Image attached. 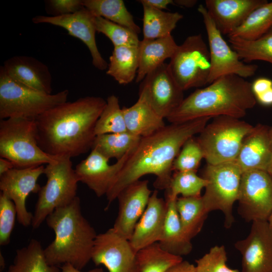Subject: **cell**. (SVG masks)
<instances>
[{"label": "cell", "mask_w": 272, "mask_h": 272, "mask_svg": "<svg viewBox=\"0 0 272 272\" xmlns=\"http://www.w3.org/2000/svg\"><path fill=\"white\" fill-rule=\"evenodd\" d=\"M210 119L204 117L170 123L150 135L142 137L106 194L108 202L106 209L124 187L147 174L156 176L153 184L156 189L166 190L172 177L174 161L181 148L189 139L199 134Z\"/></svg>", "instance_id": "cell-1"}, {"label": "cell", "mask_w": 272, "mask_h": 272, "mask_svg": "<svg viewBox=\"0 0 272 272\" xmlns=\"http://www.w3.org/2000/svg\"><path fill=\"white\" fill-rule=\"evenodd\" d=\"M106 104L101 97L86 96L46 111L35 119L39 147L50 155L71 158L91 150Z\"/></svg>", "instance_id": "cell-2"}, {"label": "cell", "mask_w": 272, "mask_h": 272, "mask_svg": "<svg viewBox=\"0 0 272 272\" xmlns=\"http://www.w3.org/2000/svg\"><path fill=\"white\" fill-rule=\"evenodd\" d=\"M256 103L251 83L238 76L228 75L195 90L166 119L171 123L221 116L241 119Z\"/></svg>", "instance_id": "cell-3"}, {"label": "cell", "mask_w": 272, "mask_h": 272, "mask_svg": "<svg viewBox=\"0 0 272 272\" xmlns=\"http://www.w3.org/2000/svg\"><path fill=\"white\" fill-rule=\"evenodd\" d=\"M45 221L55 234L44 249L47 263L58 266L69 263L82 270L91 260L97 234L82 214L79 197L54 210Z\"/></svg>", "instance_id": "cell-4"}, {"label": "cell", "mask_w": 272, "mask_h": 272, "mask_svg": "<svg viewBox=\"0 0 272 272\" xmlns=\"http://www.w3.org/2000/svg\"><path fill=\"white\" fill-rule=\"evenodd\" d=\"M35 119L10 118L0 121V156L15 168H26L48 164L59 157L44 152L39 146Z\"/></svg>", "instance_id": "cell-5"}, {"label": "cell", "mask_w": 272, "mask_h": 272, "mask_svg": "<svg viewBox=\"0 0 272 272\" xmlns=\"http://www.w3.org/2000/svg\"><path fill=\"white\" fill-rule=\"evenodd\" d=\"M69 91L44 93L11 79L0 68V119H35L49 109L67 101Z\"/></svg>", "instance_id": "cell-6"}, {"label": "cell", "mask_w": 272, "mask_h": 272, "mask_svg": "<svg viewBox=\"0 0 272 272\" xmlns=\"http://www.w3.org/2000/svg\"><path fill=\"white\" fill-rule=\"evenodd\" d=\"M46 182L41 187L31 226L33 229L40 227L54 210L71 203L77 196L79 182L71 158L59 157L44 168Z\"/></svg>", "instance_id": "cell-7"}, {"label": "cell", "mask_w": 272, "mask_h": 272, "mask_svg": "<svg viewBox=\"0 0 272 272\" xmlns=\"http://www.w3.org/2000/svg\"><path fill=\"white\" fill-rule=\"evenodd\" d=\"M253 126L240 118L228 116L214 118L196 138L208 164L235 161L242 142Z\"/></svg>", "instance_id": "cell-8"}, {"label": "cell", "mask_w": 272, "mask_h": 272, "mask_svg": "<svg viewBox=\"0 0 272 272\" xmlns=\"http://www.w3.org/2000/svg\"><path fill=\"white\" fill-rule=\"evenodd\" d=\"M242 174L235 161L208 164L203 172L202 177L207 181L202 196L205 208L208 213L222 211L226 228L235 221L233 207L238 200Z\"/></svg>", "instance_id": "cell-9"}, {"label": "cell", "mask_w": 272, "mask_h": 272, "mask_svg": "<svg viewBox=\"0 0 272 272\" xmlns=\"http://www.w3.org/2000/svg\"><path fill=\"white\" fill-rule=\"evenodd\" d=\"M170 72L183 91L208 84L211 70L209 47L201 34L187 37L168 63Z\"/></svg>", "instance_id": "cell-10"}, {"label": "cell", "mask_w": 272, "mask_h": 272, "mask_svg": "<svg viewBox=\"0 0 272 272\" xmlns=\"http://www.w3.org/2000/svg\"><path fill=\"white\" fill-rule=\"evenodd\" d=\"M198 12L202 16L207 31L210 54L211 70L208 84L224 76L235 75L245 79L254 75L258 65L247 64L222 37L205 6L199 5Z\"/></svg>", "instance_id": "cell-11"}, {"label": "cell", "mask_w": 272, "mask_h": 272, "mask_svg": "<svg viewBox=\"0 0 272 272\" xmlns=\"http://www.w3.org/2000/svg\"><path fill=\"white\" fill-rule=\"evenodd\" d=\"M237 201L238 213L246 222L267 221L272 213V178L268 172H243Z\"/></svg>", "instance_id": "cell-12"}, {"label": "cell", "mask_w": 272, "mask_h": 272, "mask_svg": "<svg viewBox=\"0 0 272 272\" xmlns=\"http://www.w3.org/2000/svg\"><path fill=\"white\" fill-rule=\"evenodd\" d=\"M91 260L96 266L103 265L109 272H140L137 252L129 240L113 228L97 234Z\"/></svg>", "instance_id": "cell-13"}, {"label": "cell", "mask_w": 272, "mask_h": 272, "mask_svg": "<svg viewBox=\"0 0 272 272\" xmlns=\"http://www.w3.org/2000/svg\"><path fill=\"white\" fill-rule=\"evenodd\" d=\"M139 92L145 95L152 108L163 118H167L184 99L183 91L174 80L166 63L146 76Z\"/></svg>", "instance_id": "cell-14"}, {"label": "cell", "mask_w": 272, "mask_h": 272, "mask_svg": "<svg viewBox=\"0 0 272 272\" xmlns=\"http://www.w3.org/2000/svg\"><path fill=\"white\" fill-rule=\"evenodd\" d=\"M43 165L26 168H14L0 176L1 193L14 203L19 223L24 227L31 225L33 214L26 208V201L31 192H38L41 187L37 182L44 174Z\"/></svg>", "instance_id": "cell-15"}, {"label": "cell", "mask_w": 272, "mask_h": 272, "mask_svg": "<svg viewBox=\"0 0 272 272\" xmlns=\"http://www.w3.org/2000/svg\"><path fill=\"white\" fill-rule=\"evenodd\" d=\"M235 247L242 255L241 272H272V231L267 221L252 222L248 235Z\"/></svg>", "instance_id": "cell-16"}, {"label": "cell", "mask_w": 272, "mask_h": 272, "mask_svg": "<svg viewBox=\"0 0 272 272\" xmlns=\"http://www.w3.org/2000/svg\"><path fill=\"white\" fill-rule=\"evenodd\" d=\"M94 16L85 7L74 13L57 16L39 15L33 18L34 24L46 23L65 29L69 35L81 40L88 48L92 63L97 69L107 70L108 64L100 53L96 41L97 32Z\"/></svg>", "instance_id": "cell-17"}, {"label": "cell", "mask_w": 272, "mask_h": 272, "mask_svg": "<svg viewBox=\"0 0 272 272\" xmlns=\"http://www.w3.org/2000/svg\"><path fill=\"white\" fill-rule=\"evenodd\" d=\"M149 181L139 180L124 187L118 194V212L113 229L129 240L144 213L152 191Z\"/></svg>", "instance_id": "cell-18"}, {"label": "cell", "mask_w": 272, "mask_h": 272, "mask_svg": "<svg viewBox=\"0 0 272 272\" xmlns=\"http://www.w3.org/2000/svg\"><path fill=\"white\" fill-rule=\"evenodd\" d=\"M130 152L110 165L109 159L97 151L91 150L88 157L75 169L79 182L86 184L97 196L106 195Z\"/></svg>", "instance_id": "cell-19"}, {"label": "cell", "mask_w": 272, "mask_h": 272, "mask_svg": "<svg viewBox=\"0 0 272 272\" xmlns=\"http://www.w3.org/2000/svg\"><path fill=\"white\" fill-rule=\"evenodd\" d=\"M167 210L165 200L158 196L157 190L151 194L147 208L137 223L129 241L134 250L156 242L162 237Z\"/></svg>", "instance_id": "cell-20"}, {"label": "cell", "mask_w": 272, "mask_h": 272, "mask_svg": "<svg viewBox=\"0 0 272 272\" xmlns=\"http://www.w3.org/2000/svg\"><path fill=\"white\" fill-rule=\"evenodd\" d=\"M269 127L257 124L244 138L235 160L242 173L258 170L268 171L271 161Z\"/></svg>", "instance_id": "cell-21"}, {"label": "cell", "mask_w": 272, "mask_h": 272, "mask_svg": "<svg viewBox=\"0 0 272 272\" xmlns=\"http://www.w3.org/2000/svg\"><path fill=\"white\" fill-rule=\"evenodd\" d=\"M6 73L17 82L38 91L51 94L52 77L48 67L31 56H15L2 66Z\"/></svg>", "instance_id": "cell-22"}, {"label": "cell", "mask_w": 272, "mask_h": 272, "mask_svg": "<svg viewBox=\"0 0 272 272\" xmlns=\"http://www.w3.org/2000/svg\"><path fill=\"white\" fill-rule=\"evenodd\" d=\"M266 0H206L205 7L222 34L229 36Z\"/></svg>", "instance_id": "cell-23"}, {"label": "cell", "mask_w": 272, "mask_h": 272, "mask_svg": "<svg viewBox=\"0 0 272 272\" xmlns=\"http://www.w3.org/2000/svg\"><path fill=\"white\" fill-rule=\"evenodd\" d=\"M178 47L171 35L155 39H144L139 45V68L135 79L142 82L146 76L171 58Z\"/></svg>", "instance_id": "cell-24"}, {"label": "cell", "mask_w": 272, "mask_h": 272, "mask_svg": "<svg viewBox=\"0 0 272 272\" xmlns=\"http://www.w3.org/2000/svg\"><path fill=\"white\" fill-rule=\"evenodd\" d=\"M122 109L127 131L134 135L147 137L166 126L164 118L154 111L141 92L133 105Z\"/></svg>", "instance_id": "cell-25"}, {"label": "cell", "mask_w": 272, "mask_h": 272, "mask_svg": "<svg viewBox=\"0 0 272 272\" xmlns=\"http://www.w3.org/2000/svg\"><path fill=\"white\" fill-rule=\"evenodd\" d=\"M176 199L165 198L167 210L162 235L158 243L166 252L182 257L190 253L192 245L182 227L176 208Z\"/></svg>", "instance_id": "cell-26"}, {"label": "cell", "mask_w": 272, "mask_h": 272, "mask_svg": "<svg viewBox=\"0 0 272 272\" xmlns=\"http://www.w3.org/2000/svg\"><path fill=\"white\" fill-rule=\"evenodd\" d=\"M138 68L139 46L114 47L106 73L119 84L126 85L135 79Z\"/></svg>", "instance_id": "cell-27"}, {"label": "cell", "mask_w": 272, "mask_h": 272, "mask_svg": "<svg viewBox=\"0 0 272 272\" xmlns=\"http://www.w3.org/2000/svg\"><path fill=\"white\" fill-rule=\"evenodd\" d=\"M143 9L144 39H155L171 35L183 15L178 12H167L141 3Z\"/></svg>", "instance_id": "cell-28"}, {"label": "cell", "mask_w": 272, "mask_h": 272, "mask_svg": "<svg viewBox=\"0 0 272 272\" xmlns=\"http://www.w3.org/2000/svg\"><path fill=\"white\" fill-rule=\"evenodd\" d=\"M58 266L49 264L40 242L31 239L27 246L16 251L8 272H60Z\"/></svg>", "instance_id": "cell-29"}, {"label": "cell", "mask_w": 272, "mask_h": 272, "mask_svg": "<svg viewBox=\"0 0 272 272\" xmlns=\"http://www.w3.org/2000/svg\"><path fill=\"white\" fill-rule=\"evenodd\" d=\"M176 208L183 230L191 240L201 231L209 213L202 196L178 197Z\"/></svg>", "instance_id": "cell-30"}, {"label": "cell", "mask_w": 272, "mask_h": 272, "mask_svg": "<svg viewBox=\"0 0 272 272\" xmlns=\"http://www.w3.org/2000/svg\"><path fill=\"white\" fill-rule=\"evenodd\" d=\"M83 5L94 16L125 27L137 34L141 29L122 0H83Z\"/></svg>", "instance_id": "cell-31"}, {"label": "cell", "mask_w": 272, "mask_h": 272, "mask_svg": "<svg viewBox=\"0 0 272 272\" xmlns=\"http://www.w3.org/2000/svg\"><path fill=\"white\" fill-rule=\"evenodd\" d=\"M141 138L127 131L98 135L91 150L97 151L109 160L115 158L118 161L130 152Z\"/></svg>", "instance_id": "cell-32"}, {"label": "cell", "mask_w": 272, "mask_h": 272, "mask_svg": "<svg viewBox=\"0 0 272 272\" xmlns=\"http://www.w3.org/2000/svg\"><path fill=\"white\" fill-rule=\"evenodd\" d=\"M271 28L272 2H267L253 10L228 36L253 40L262 36Z\"/></svg>", "instance_id": "cell-33"}, {"label": "cell", "mask_w": 272, "mask_h": 272, "mask_svg": "<svg viewBox=\"0 0 272 272\" xmlns=\"http://www.w3.org/2000/svg\"><path fill=\"white\" fill-rule=\"evenodd\" d=\"M231 48L243 62L263 60L272 65V28L260 38L248 40L238 37H229Z\"/></svg>", "instance_id": "cell-34"}, {"label": "cell", "mask_w": 272, "mask_h": 272, "mask_svg": "<svg viewBox=\"0 0 272 272\" xmlns=\"http://www.w3.org/2000/svg\"><path fill=\"white\" fill-rule=\"evenodd\" d=\"M137 259L140 272H165L183 260L182 257L164 251L158 242L138 251Z\"/></svg>", "instance_id": "cell-35"}, {"label": "cell", "mask_w": 272, "mask_h": 272, "mask_svg": "<svg viewBox=\"0 0 272 272\" xmlns=\"http://www.w3.org/2000/svg\"><path fill=\"white\" fill-rule=\"evenodd\" d=\"M207 184V181L198 176L196 172H175L166 190L165 198L177 199L179 194L182 197L201 196V191Z\"/></svg>", "instance_id": "cell-36"}, {"label": "cell", "mask_w": 272, "mask_h": 272, "mask_svg": "<svg viewBox=\"0 0 272 272\" xmlns=\"http://www.w3.org/2000/svg\"><path fill=\"white\" fill-rule=\"evenodd\" d=\"M126 131L123 113L118 98L114 95H110L96 122L95 134L120 133Z\"/></svg>", "instance_id": "cell-37"}, {"label": "cell", "mask_w": 272, "mask_h": 272, "mask_svg": "<svg viewBox=\"0 0 272 272\" xmlns=\"http://www.w3.org/2000/svg\"><path fill=\"white\" fill-rule=\"evenodd\" d=\"M95 24L97 32L108 37L114 47L139 46L138 34L130 29L100 17H95Z\"/></svg>", "instance_id": "cell-38"}, {"label": "cell", "mask_w": 272, "mask_h": 272, "mask_svg": "<svg viewBox=\"0 0 272 272\" xmlns=\"http://www.w3.org/2000/svg\"><path fill=\"white\" fill-rule=\"evenodd\" d=\"M204 158L201 148L196 138L189 139L181 148L174 161L172 169L177 171L196 172Z\"/></svg>", "instance_id": "cell-39"}, {"label": "cell", "mask_w": 272, "mask_h": 272, "mask_svg": "<svg viewBox=\"0 0 272 272\" xmlns=\"http://www.w3.org/2000/svg\"><path fill=\"white\" fill-rule=\"evenodd\" d=\"M227 253L223 245H216L203 256L196 260L195 272H239L227 264Z\"/></svg>", "instance_id": "cell-40"}, {"label": "cell", "mask_w": 272, "mask_h": 272, "mask_svg": "<svg viewBox=\"0 0 272 272\" xmlns=\"http://www.w3.org/2000/svg\"><path fill=\"white\" fill-rule=\"evenodd\" d=\"M17 212L13 201L4 194L0 195V245H7L15 226Z\"/></svg>", "instance_id": "cell-41"}, {"label": "cell", "mask_w": 272, "mask_h": 272, "mask_svg": "<svg viewBox=\"0 0 272 272\" xmlns=\"http://www.w3.org/2000/svg\"><path fill=\"white\" fill-rule=\"evenodd\" d=\"M47 6L54 16H57L74 13L84 8L83 0H49Z\"/></svg>", "instance_id": "cell-42"}, {"label": "cell", "mask_w": 272, "mask_h": 272, "mask_svg": "<svg viewBox=\"0 0 272 272\" xmlns=\"http://www.w3.org/2000/svg\"><path fill=\"white\" fill-rule=\"evenodd\" d=\"M272 88V80L266 78H259L251 84V90L254 97Z\"/></svg>", "instance_id": "cell-43"}, {"label": "cell", "mask_w": 272, "mask_h": 272, "mask_svg": "<svg viewBox=\"0 0 272 272\" xmlns=\"http://www.w3.org/2000/svg\"><path fill=\"white\" fill-rule=\"evenodd\" d=\"M165 272H195V265L186 260H182L171 266Z\"/></svg>", "instance_id": "cell-44"}, {"label": "cell", "mask_w": 272, "mask_h": 272, "mask_svg": "<svg viewBox=\"0 0 272 272\" xmlns=\"http://www.w3.org/2000/svg\"><path fill=\"white\" fill-rule=\"evenodd\" d=\"M139 2L161 10L167 9L169 5L174 4L173 0H140Z\"/></svg>", "instance_id": "cell-45"}, {"label": "cell", "mask_w": 272, "mask_h": 272, "mask_svg": "<svg viewBox=\"0 0 272 272\" xmlns=\"http://www.w3.org/2000/svg\"><path fill=\"white\" fill-rule=\"evenodd\" d=\"M256 101L265 106H272V88L255 97Z\"/></svg>", "instance_id": "cell-46"}, {"label": "cell", "mask_w": 272, "mask_h": 272, "mask_svg": "<svg viewBox=\"0 0 272 272\" xmlns=\"http://www.w3.org/2000/svg\"><path fill=\"white\" fill-rule=\"evenodd\" d=\"M60 272H84L81 271L71 264L65 263L61 266ZM86 272H104L102 267L95 268Z\"/></svg>", "instance_id": "cell-47"}, {"label": "cell", "mask_w": 272, "mask_h": 272, "mask_svg": "<svg viewBox=\"0 0 272 272\" xmlns=\"http://www.w3.org/2000/svg\"><path fill=\"white\" fill-rule=\"evenodd\" d=\"M14 168L15 167L10 161L4 158H0V176Z\"/></svg>", "instance_id": "cell-48"}, {"label": "cell", "mask_w": 272, "mask_h": 272, "mask_svg": "<svg viewBox=\"0 0 272 272\" xmlns=\"http://www.w3.org/2000/svg\"><path fill=\"white\" fill-rule=\"evenodd\" d=\"M197 1L196 0H174V4L178 6L185 8H192L194 7Z\"/></svg>", "instance_id": "cell-49"}, {"label": "cell", "mask_w": 272, "mask_h": 272, "mask_svg": "<svg viewBox=\"0 0 272 272\" xmlns=\"http://www.w3.org/2000/svg\"><path fill=\"white\" fill-rule=\"evenodd\" d=\"M268 134L271 151V161L267 172L272 178V125L269 127Z\"/></svg>", "instance_id": "cell-50"}, {"label": "cell", "mask_w": 272, "mask_h": 272, "mask_svg": "<svg viewBox=\"0 0 272 272\" xmlns=\"http://www.w3.org/2000/svg\"><path fill=\"white\" fill-rule=\"evenodd\" d=\"M0 259H1V269H3L4 267H5V262L4 258L1 253L0 254Z\"/></svg>", "instance_id": "cell-51"}, {"label": "cell", "mask_w": 272, "mask_h": 272, "mask_svg": "<svg viewBox=\"0 0 272 272\" xmlns=\"http://www.w3.org/2000/svg\"><path fill=\"white\" fill-rule=\"evenodd\" d=\"M269 226L270 227V228L272 231V213L270 217H269L268 221H267Z\"/></svg>", "instance_id": "cell-52"}]
</instances>
